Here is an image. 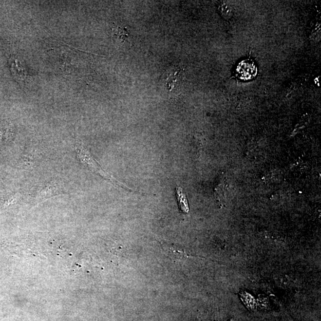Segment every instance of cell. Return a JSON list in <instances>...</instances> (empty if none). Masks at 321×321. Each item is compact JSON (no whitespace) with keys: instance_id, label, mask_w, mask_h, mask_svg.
<instances>
[{"instance_id":"obj_6","label":"cell","mask_w":321,"mask_h":321,"mask_svg":"<svg viewBox=\"0 0 321 321\" xmlns=\"http://www.w3.org/2000/svg\"><path fill=\"white\" fill-rule=\"evenodd\" d=\"M182 71V70H177V71H174L167 78L166 83L167 85L169 86L170 91H171L172 89L174 88L175 85H176L177 81L179 80L180 76L182 75L181 74V71Z\"/></svg>"},{"instance_id":"obj_5","label":"cell","mask_w":321,"mask_h":321,"mask_svg":"<svg viewBox=\"0 0 321 321\" xmlns=\"http://www.w3.org/2000/svg\"><path fill=\"white\" fill-rule=\"evenodd\" d=\"M176 196L179 207L181 210L186 214L189 212V207L185 194L183 192L182 189L180 187L176 188Z\"/></svg>"},{"instance_id":"obj_1","label":"cell","mask_w":321,"mask_h":321,"mask_svg":"<svg viewBox=\"0 0 321 321\" xmlns=\"http://www.w3.org/2000/svg\"><path fill=\"white\" fill-rule=\"evenodd\" d=\"M75 150L77 158L85 166H87L91 170L96 172V174L100 175L104 179L110 181L111 182L114 183L116 185L120 186V187L125 188L128 189H130V188H129L128 186H126L123 183H121L119 181L116 179L112 175L104 171L101 168V167L99 166V164L97 163L95 159L94 158L93 156H92L90 151L88 150L85 146L79 140L77 139L75 142Z\"/></svg>"},{"instance_id":"obj_2","label":"cell","mask_w":321,"mask_h":321,"mask_svg":"<svg viewBox=\"0 0 321 321\" xmlns=\"http://www.w3.org/2000/svg\"><path fill=\"white\" fill-rule=\"evenodd\" d=\"M64 193L63 188L58 183L51 182L37 189L34 195L37 201L41 202L51 197Z\"/></svg>"},{"instance_id":"obj_7","label":"cell","mask_w":321,"mask_h":321,"mask_svg":"<svg viewBox=\"0 0 321 321\" xmlns=\"http://www.w3.org/2000/svg\"><path fill=\"white\" fill-rule=\"evenodd\" d=\"M220 11L221 15H222L223 17L226 19H230L232 15H233V12H232L230 5L226 3V2L220 5Z\"/></svg>"},{"instance_id":"obj_3","label":"cell","mask_w":321,"mask_h":321,"mask_svg":"<svg viewBox=\"0 0 321 321\" xmlns=\"http://www.w3.org/2000/svg\"><path fill=\"white\" fill-rule=\"evenodd\" d=\"M12 64H11V69H12L13 74L15 76L18 80H25L28 76L26 69L21 63V62L16 58H12Z\"/></svg>"},{"instance_id":"obj_4","label":"cell","mask_w":321,"mask_h":321,"mask_svg":"<svg viewBox=\"0 0 321 321\" xmlns=\"http://www.w3.org/2000/svg\"><path fill=\"white\" fill-rule=\"evenodd\" d=\"M113 36L121 43H129L130 35L125 26H117L113 29Z\"/></svg>"}]
</instances>
